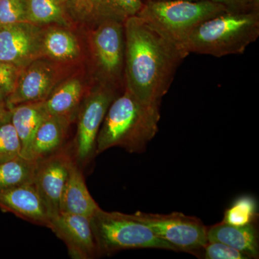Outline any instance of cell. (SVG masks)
Returning a JSON list of instances; mask_svg holds the SVG:
<instances>
[{"mask_svg": "<svg viewBox=\"0 0 259 259\" xmlns=\"http://www.w3.org/2000/svg\"><path fill=\"white\" fill-rule=\"evenodd\" d=\"M259 36V12L225 13L199 24L184 44L186 54L223 57L243 54Z\"/></svg>", "mask_w": 259, "mask_h": 259, "instance_id": "cell-3", "label": "cell"}, {"mask_svg": "<svg viewBox=\"0 0 259 259\" xmlns=\"http://www.w3.org/2000/svg\"><path fill=\"white\" fill-rule=\"evenodd\" d=\"M92 46L104 84L113 88V81L125 79V33L123 23L104 20L96 24L92 33Z\"/></svg>", "mask_w": 259, "mask_h": 259, "instance_id": "cell-8", "label": "cell"}, {"mask_svg": "<svg viewBox=\"0 0 259 259\" xmlns=\"http://www.w3.org/2000/svg\"><path fill=\"white\" fill-rule=\"evenodd\" d=\"M28 22L27 0H0V26Z\"/></svg>", "mask_w": 259, "mask_h": 259, "instance_id": "cell-25", "label": "cell"}, {"mask_svg": "<svg viewBox=\"0 0 259 259\" xmlns=\"http://www.w3.org/2000/svg\"><path fill=\"white\" fill-rule=\"evenodd\" d=\"M10 110V122L14 126L21 143V156L29 158L34 136L42 121L49 115L44 101L21 104Z\"/></svg>", "mask_w": 259, "mask_h": 259, "instance_id": "cell-17", "label": "cell"}, {"mask_svg": "<svg viewBox=\"0 0 259 259\" xmlns=\"http://www.w3.org/2000/svg\"><path fill=\"white\" fill-rule=\"evenodd\" d=\"M257 204L250 197H242L237 199L225 213L223 223L234 226L250 224L256 215Z\"/></svg>", "mask_w": 259, "mask_h": 259, "instance_id": "cell-23", "label": "cell"}, {"mask_svg": "<svg viewBox=\"0 0 259 259\" xmlns=\"http://www.w3.org/2000/svg\"><path fill=\"white\" fill-rule=\"evenodd\" d=\"M225 12L224 6L210 0H146L137 15L186 54L183 46L191 32L204 20Z\"/></svg>", "mask_w": 259, "mask_h": 259, "instance_id": "cell-4", "label": "cell"}, {"mask_svg": "<svg viewBox=\"0 0 259 259\" xmlns=\"http://www.w3.org/2000/svg\"><path fill=\"white\" fill-rule=\"evenodd\" d=\"M116 97L113 88L100 83L85 97L79 107L74 142V160L80 166L86 164L95 154L99 131Z\"/></svg>", "mask_w": 259, "mask_h": 259, "instance_id": "cell-7", "label": "cell"}, {"mask_svg": "<svg viewBox=\"0 0 259 259\" xmlns=\"http://www.w3.org/2000/svg\"><path fill=\"white\" fill-rule=\"evenodd\" d=\"M160 119V104L141 101L125 87L107 110L97 136L95 154L113 147L142 152L157 134Z\"/></svg>", "mask_w": 259, "mask_h": 259, "instance_id": "cell-2", "label": "cell"}, {"mask_svg": "<svg viewBox=\"0 0 259 259\" xmlns=\"http://www.w3.org/2000/svg\"><path fill=\"white\" fill-rule=\"evenodd\" d=\"M206 259H246L248 257L239 250L219 242H208L204 247Z\"/></svg>", "mask_w": 259, "mask_h": 259, "instance_id": "cell-27", "label": "cell"}, {"mask_svg": "<svg viewBox=\"0 0 259 259\" xmlns=\"http://www.w3.org/2000/svg\"><path fill=\"white\" fill-rule=\"evenodd\" d=\"M98 253L111 254L134 248L175 250V247L156 236L154 232L133 214L97 209L90 218Z\"/></svg>", "mask_w": 259, "mask_h": 259, "instance_id": "cell-5", "label": "cell"}, {"mask_svg": "<svg viewBox=\"0 0 259 259\" xmlns=\"http://www.w3.org/2000/svg\"><path fill=\"white\" fill-rule=\"evenodd\" d=\"M222 5L228 13H247L259 12V0H210Z\"/></svg>", "mask_w": 259, "mask_h": 259, "instance_id": "cell-28", "label": "cell"}, {"mask_svg": "<svg viewBox=\"0 0 259 259\" xmlns=\"http://www.w3.org/2000/svg\"><path fill=\"white\" fill-rule=\"evenodd\" d=\"M56 69L42 58L34 61L20 71L16 86L7 99L8 108L30 102H42L55 87Z\"/></svg>", "mask_w": 259, "mask_h": 259, "instance_id": "cell-12", "label": "cell"}, {"mask_svg": "<svg viewBox=\"0 0 259 259\" xmlns=\"http://www.w3.org/2000/svg\"><path fill=\"white\" fill-rule=\"evenodd\" d=\"M71 121L64 116L48 115L34 136L29 158L40 161L64 148L65 138Z\"/></svg>", "mask_w": 259, "mask_h": 259, "instance_id": "cell-16", "label": "cell"}, {"mask_svg": "<svg viewBox=\"0 0 259 259\" xmlns=\"http://www.w3.org/2000/svg\"><path fill=\"white\" fill-rule=\"evenodd\" d=\"M83 93V85L77 79L64 81L54 89L44 101L49 115L64 116L71 120L79 108Z\"/></svg>", "mask_w": 259, "mask_h": 259, "instance_id": "cell-19", "label": "cell"}, {"mask_svg": "<svg viewBox=\"0 0 259 259\" xmlns=\"http://www.w3.org/2000/svg\"><path fill=\"white\" fill-rule=\"evenodd\" d=\"M44 56L56 61L74 60L79 54V42L71 32L51 28L44 32L42 42Z\"/></svg>", "mask_w": 259, "mask_h": 259, "instance_id": "cell-20", "label": "cell"}, {"mask_svg": "<svg viewBox=\"0 0 259 259\" xmlns=\"http://www.w3.org/2000/svg\"><path fill=\"white\" fill-rule=\"evenodd\" d=\"M133 216L149 227L156 236L175 247L177 251L197 254L208 243L207 228L198 218L181 212L161 214L140 211Z\"/></svg>", "mask_w": 259, "mask_h": 259, "instance_id": "cell-6", "label": "cell"}, {"mask_svg": "<svg viewBox=\"0 0 259 259\" xmlns=\"http://www.w3.org/2000/svg\"><path fill=\"white\" fill-rule=\"evenodd\" d=\"M146 0H144V2ZM150 1H156V2H166V1H190V2H200L205 1V0H150Z\"/></svg>", "mask_w": 259, "mask_h": 259, "instance_id": "cell-30", "label": "cell"}, {"mask_svg": "<svg viewBox=\"0 0 259 259\" xmlns=\"http://www.w3.org/2000/svg\"><path fill=\"white\" fill-rule=\"evenodd\" d=\"M81 168L73 159L61 194L59 212L91 218L100 207L89 192Z\"/></svg>", "mask_w": 259, "mask_h": 259, "instance_id": "cell-15", "label": "cell"}, {"mask_svg": "<svg viewBox=\"0 0 259 259\" xmlns=\"http://www.w3.org/2000/svg\"><path fill=\"white\" fill-rule=\"evenodd\" d=\"M10 121V110L5 102H0V125Z\"/></svg>", "mask_w": 259, "mask_h": 259, "instance_id": "cell-29", "label": "cell"}, {"mask_svg": "<svg viewBox=\"0 0 259 259\" xmlns=\"http://www.w3.org/2000/svg\"><path fill=\"white\" fill-rule=\"evenodd\" d=\"M0 208L47 228L50 222V212L34 183L0 191Z\"/></svg>", "mask_w": 259, "mask_h": 259, "instance_id": "cell-13", "label": "cell"}, {"mask_svg": "<svg viewBox=\"0 0 259 259\" xmlns=\"http://www.w3.org/2000/svg\"><path fill=\"white\" fill-rule=\"evenodd\" d=\"M207 241L219 242L239 250L250 258L258 257V234L250 224L234 226L225 223L207 228Z\"/></svg>", "mask_w": 259, "mask_h": 259, "instance_id": "cell-18", "label": "cell"}, {"mask_svg": "<svg viewBox=\"0 0 259 259\" xmlns=\"http://www.w3.org/2000/svg\"><path fill=\"white\" fill-rule=\"evenodd\" d=\"M30 23L66 25V0H27Z\"/></svg>", "mask_w": 259, "mask_h": 259, "instance_id": "cell-22", "label": "cell"}, {"mask_svg": "<svg viewBox=\"0 0 259 259\" xmlns=\"http://www.w3.org/2000/svg\"><path fill=\"white\" fill-rule=\"evenodd\" d=\"M45 30L38 25L23 22L0 26V61L20 69L44 57Z\"/></svg>", "mask_w": 259, "mask_h": 259, "instance_id": "cell-9", "label": "cell"}, {"mask_svg": "<svg viewBox=\"0 0 259 259\" xmlns=\"http://www.w3.org/2000/svg\"><path fill=\"white\" fill-rule=\"evenodd\" d=\"M144 0H69L68 8L75 16L95 24L112 20L124 23L139 13Z\"/></svg>", "mask_w": 259, "mask_h": 259, "instance_id": "cell-14", "label": "cell"}, {"mask_svg": "<svg viewBox=\"0 0 259 259\" xmlns=\"http://www.w3.org/2000/svg\"><path fill=\"white\" fill-rule=\"evenodd\" d=\"M20 71L14 65L0 61V102H6L14 91Z\"/></svg>", "mask_w": 259, "mask_h": 259, "instance_id": "cell-26", "label": "cell"}, {"mask_svg": "<svg viewBox=\"0 0 259 259\" xmlns=\"http://www.w3.org/2000/svg\"><path fill=\"white\" fill-rule=\"evenodd\" d=\"M73 158L65 148L37 161L34 185L51 217L59 212V204Z\"/></svg>", "mask_w": 259, "mask_h": 259, "instance_id": "cell-10", "label": "cell"}, {"mask_svg": "<svg viewBox=\"0 0 259 259\" xmlns=\"http://www.w3.org/2000/svg\"></svg>", "mask_w": 259, "mask_h": 259, "instance_id": "cell-31", "label": "cell"}, {"mask_svg": "<svg viewBox=\"0 0 259 259\" xmlns=\"http://www.w3.org/2000/svg\"><path fill=\"white\" fill-rule=\"evenodd\" d=\"M37 164L23 156L0 163V191L33 183Z\"/></svg>", "mask_w": 259, "mask_h": 259, "instance_id": "cell-21", "label": "cell"}, {"mask_svg": "<svg viewBox=\"0 0 259 259\" xmlns=\"http://www.w3.org/2000/svg\"><path fill=\"white\" fill-rule=\"evenodd\" d=\"M48 228L64 241L71 258H93L98 253L90 218L59 212L51 217Z\"/></svg>", "mask_w": 259, "mask_h": 259, "instance_id": "cell-11", "label": "cell"}, {"mask_svg": "<svg viewBox=\"0 0 259 259\" xmlns=\"http://www.w3.org/2000/svg\"><path fill=\"white\" fill-rule=\"evenodd\" d=\"M123 25L125 87L141 101L161 104L187 55L137 15Z\"/></svg>", "mask_w": 259, "mask_h": 259, "instance_id": "cell-1", "label": "cell"}, {"mask_svg": "<svg viewBox=\"0 0 259 259\" xmlns=\"http://www.w3.org/2000/svg\"><path fill=\"white\" fill-rule=\"evenodd\" d=\"M21 143L10 121L0 125V163L21 156Z\"/></svg>", "mask_w": 259, "mask_h": 259, "instance_id": "cell-24", "label": "cell"}]
</instances>
